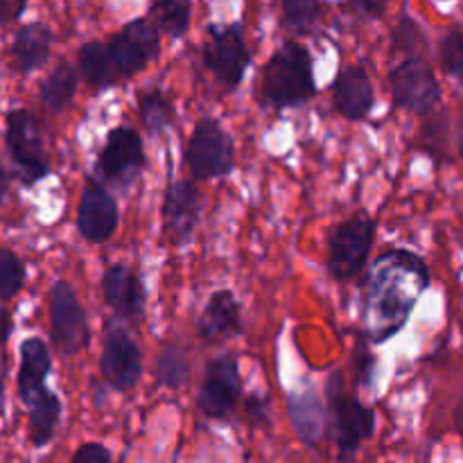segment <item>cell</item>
Returning <instances> with one entry per match:
<instances>
[{"mask_svg":"<svg viewBox=\"0 0 463 463\" xmlns=\"http://www.w3.org/2000/svg\"><path fill=\"white\" fill-rule=\"evenodd\" d=\"M5 145H7V152L12 156V163L16 165L23 184L34 185L36 181L48 176V156H45L36 118L30 111L14 109V111L7 113Z\"/></svg>","mask_w":463,"mask_h":463,"instance_id":"cell-5","label":"cell"},{"mask_svg":"<svg viewBox=\"0 0 463 463\" xmlns=\"http://www.w3.org/2000/svg\"><path fill=\"white\" fill-rule=\"evenodd\" d=\"M393 102L411 113H430L441 99V86L434 77L432 66L420 57L402 59L389 72Z\"/></svg>","mask_w":463,"mask_h":463,"instance_id":"cell-8","label":"cell"},{"mask_svg":"<svg viewBox=\"0 0 463 463\" xmlns=\"http://www.w3.org/2000/svg\"><path fill=\"white\" fill-rule=\"evenodd\" d=\"M265 99L276 109L298 107L315 95V71L312 57L301 43L280 45L265 66L262 75Z\"/></svg>","mask_w":463,"mask_h":463,"instance_id":"cell-2","label":"cell"},{"mask_svg":"<svg viewBox=\"0 0 463 463\" xmlns=\"http://www.w3.org/2000/svg\"><path fill=\"white\" fill-rule=\"evenodd\" d=\"M375 104L373 84L362 66L344 68L335 81V107L348 120H364Z\"/></svg>","mask_w":463,"mask_h":463,"instance_id":"cell-17","label":"cell"},{"mask_svg":"<svg viewBox=\"0 0 463 463\" xmlns=\"http://www.w3.org/2000/svg\"><path fill=\"white\" fill-rule=\"evenodd\" d=\"M25 283V265L9 249L0 247V301L16 297Z\"/></svg>","mask_w":463,"mask_h":463,"instance_id":"cell-28","label":"cell"},{"mask_svg":"<svg viewBox=\"0 0 463 463\" xmlns=\"http://www.w3.org/2000/svg\"><path fill=\"white\" fill-rule=\"evenodd\" d=\"M202 194L193 181H175L163 199V224L176 244H188L199 224Z\"/></svg>","mask_w":463,"mask_h":463,"instance_id":"cell-15","label":"cell"},{"mask_svg":"<svg viewBox=\"0 0 463 463\" xmlns=\"http://www.w3.org/2000/svg\"><path fill=\"white\" fill-rule=\"evenodd\" d=\"M375 222L366 213L348 217L337 224L328 240V269L337 280H348L360 274L373 247Z\"/></svg>","mask_w":463,"mask_h":463,"instance_id":"cell-4","label":"cell"},{"mask_svg":"<svg viewBox=\"0 0 463 463\" xmlns=\"http://www.w3.org/2000/svg\"><path fill=\"white\" fill-rule=\"evenodd\" d=\"M247 411L256 423H265V420L269 419V402H267L265 396L253 393V396L247 401Z\"/></svg>","mask_w":463,"mask_h":463,"instance_id":"cell-34","label":"cell"},{"mask_svg":"<svg viewBox=\"0 0 463 463\" xmlns=\"http://www.w3.org/2000/svg\"><path fill=\"white\" fill-rule=\"evenodd\" d=\"M240 366L229 353L215 357L208 364L202 392L197 396V407L208 419H229L235 411L240 398Z\"/></svg>","mask_w":463,"mask_h":463,"instance_id":"cell-11","label":"cell"},{"mask_svg":"<svg viewBox=\"0 0 463 463\" xmlns=\"http://www.w3.org/2000/svg\"><path fill=\"white\" fill-rule=\"evenodd\" d=\"M7 193H9V172L0 165V206H3Z\"/></svg>","mask_w":463,"mask_h":463,"instance_id":"cell-37","label":"cell"},{"mask_svg":"<svg viewBox=\"0 0 463 463\" xmlns=\"http://www.w3.org/2000/svg\"><path fill=\"white\" fill-rule=\"evenodd\" d=\"M185 161L194 179L199 181L226 176L235 165L233 138L222 129L215 118H203L194 127L185 149Z\"/></svg>","mask_w":463,"mask_h":463,"instance_id":"cell-6","label":"cell"},{"mask_svg":"<svg viewBox=\"0 0 463 463\" xmlns=\"http://www.w3.org/2000/svg\"><path fill=\"white\" fill-rule=\"evenodd\" d=\"M457 425H459V430H461V434H463V396H461V401H459V407H457Z\"/></svg>","mask_w":463,"mask_h":463,"instance_id":"cell-38","label":"cell"},{"mask_svg":"<svg viewBox=\"0 0 463 463\" xmlns=\"http://www.w3.org/2000/svg\"><path fill=\"white\" fill-rule=\"evenodd\" d=\"M30 441L34 448L48 446L50 439L54 437L59 419H61V402H59L57 393L50 389L36 393L30 402Z\"/></svg>","mask_w":463,"mask_h":463,"instance_id":"cell-22","label":"cell"},{"mask_svg":"<svg viewBox=\"0 0 463 463\" xmlns=\"http://www.w3.org/2000/svg\"><path fill=\"white\" fill-rule=\"evenodd\" d=\"M459 154L463 158V116H461V122H459Z\"/></svg>","mask_w":463,"mask_h":463,"instance_id":"cell-39","label":"cell"},{"mask_svg":"<svg viewBox=\"0 0 463 463\" xmlns=\"http://www.w3.org/2000/svg\"><path fill=\"white\" fill-rule=\"evenodd\" d=\"M285 23L298 32H306L319 16V0H283Z\"/></svg>","mask_w":463,"mask_h":463,"instance_id":"cell-30","label":"cell"},{"mask_svg":"<svg viewBox=\"0 0 463 463\" xmlns=\"http://www.w3.org/2000/svg\"><path fill=\"white\" fill-rule=\"evenodd\" d=\"M152 12L156 16L158 27L172 39H179L188 32L193 5L190 0H154Z\"/></svg>","mask_w":463,"mask_h":463,"instance_id":"cell-26","label":"cell"},{"mask_svg":"<svg viewBox=\"0 0 463 463\" xmlns=\"http://www.w3.org/2000/svg\"><path fill=\"white\" fill-rule=\"evenodd\" d=\"M326 396H328L330 414H333L335 441L342 459H351L366 439L375 432V414L371 407L362 405L357 398L348 396L344 389V380L339 373L330 375L326 384Z\"/></svg>","mask_w":463,"mask_h":463,"instance_id":"cell-3","label":"cell"},{"mask_svg":"<svg viewBox=\"0 0 463 463\" xmlns=\"http://www.w3.org/2000/svg\"><path fill=\"white\" fill-rule=\"evenodd\" d=\"M27 0H0V25H7L21 18Z\"/></svg>","mask_w":463,"mask_h":463,"instance_id":"cell-33","label":"cell"},{"mask_svg":"<svg viewBox=\"0 0 463 463\" xmlns=\"http://www.w3.org/2000/svg\"><path fill=\"white\" fill-rule=\"evenodd\" d=\"M99 369H102V378L120 392L136 387L143 373V353L134 337L127 333L125 326L118 321H111L107 328Z\"/></svg>","mask_w":463,"mask_h":463,"instance_id":"cell-12","label":"cell"},{"mask_svg":"<svg viewBox=\"0 0 463 463\" xmlns=\"http://www.w3.org/2000/svg\"><path fill=\"white\" fill-rule=\"evenodd\" d=\"M240 333H242V312H240L238 298L229 289H220L208 298L206 310L202 312L199 335L206 342H215V339Z\"/></svg>","mask_w":463,"mask_h":463,"instance_id":"cell-18","label":"cell"},{"mask_svg":"<svg viewBox=\"0 0 463 463\" xmlns=\"http://www.w3.org/2000/svg\"><path fill=\"white\" fill-rule=\"evenodd\" d=\"M9 333H12V317H9V312L0 306V346L7 342Z\"/></svg>","mask_w":463,"mask_h":463,"instance_id":"cell-36","label":"cell"},{"mask_svg":"<svg viewBox=\"0 0 463 463\" xmlns=\"http://www.w3.org/2000/svg\"><path fill=\"white\" fill-rule=\"evenodd\" d=\"M0 387H3V375H0Z\"/></svg>","mask_w":463,"mask_h":463,"instance_id":"cell-40","label":"cell"},{"mask_svg":"<svg viewBox=\"0 0 463 463\" xmlns=\"http://www.w3.org/2000/svg\"><path fill=\"white\" fill-rule=\"evenodd\" d=\"M102 294L118 317L140 319L145 315V285L127 265H111L104 271Z\"/></svg>","mask_w":463,"mask_h":463,"instance_id":"cell-16","label":"cell"},{"mask_svg":"<svg viewBox=\"0 0 463 463\" xmlns=\"http://www.w3.org/2000/svg\"><path fill=\"white\" fill-rule=\"evenodd\" d=\"M77 90V72L68 61H61L41 84V102L50 111L59 113L72 102Z\"/></svg>","mask_w":463,"mask_h":463,"instance_id":"cell-24","label":"cell"},{"mask_svg":"<svg viewBox=\"0 0 463 463\" xmlns=\"http://www.w3.org/2000/svg\"><path fill=\"white\" fill-rule=\"evenodd\" d=\"M109 52L120 75H136L158 54V30L145 18H136L111 36Z\"/></svg>","mask_w":463,"mask_h":463,"instance_id":"cell-13","label":"cell"},{"mask_svg":"<svg viewBox=\"0 0 463 463\" xmlns=\"http://www.w3.org/2000/svg\"><path fill=\"white\" fill-rule=\"evenodd\" d=\"M140 122L149 136H158L172 125V107L163 90L154 89L140 95Z\"/></svg>","mask_w":463,"mask_h":463,"instance_id":"cell-27","label":"cell"},{"mask_svg":"<svg viewBox=\"0 0 463 463\" xmlns=\"http://www.w3.org/2000/svg\"><path fill=\"white\" fill-rule=\"evenodd\" d=\"M430 285V269L407 249L383 253L366 276L364 326L371 342L383 344L410 319L420 294Z\"/></svg>","mask_w":463,"mask_h":463,"instance_id":"cell-1","label":"cell"},{"mask_svg":"<svg viewBox=\"0 0 463 463\" xmlns=\"http://www.w3.org/2000/svg\"><path fill=\"white\" fill-rule=\"evenodd\" d=\"M289 414L301 441L307 446H317L326 430V410L321 398L315 392L294 393L289 396Z\"/></svg>","mask_w":463,"mask_h":463,"instance_id":"cell-21","label":"cell"},{"mask_svg":"<svg viewBox=\"0 0 463 463\" xmlns=\"http://www.w3.org/2000/svg\"><path fill=\"white\" fill-rule=\"evenodd\" d=\"M52 357L43 339L30 337L21 344V369H18V396L21 401L30 402L32 398L45 389Z\"/></svg>","mask_w":463,"mask_h":463,"instance_id":"cell-19","label":"cell"},{"mask_svg":"<svg viewBox=\"0 0 463 463\" xmlns=\"http://www.w3.org/2000/svg\"><path fill=\"white\" fill-rule=\"evenodd\" d=\"M113 63L109 45L99 43V41H90L84 43L80 50V72L86 80V84L93 90L109 89L113 84Z\"/></svg>","mask_w":463,"mask_h":463,"instance_id":"cell-23","label":"cell"},{"mask_svg":"<svg viewBox=\"0 0 463 463\" xmlns=\"http://www.w3.org/2000/svg\"><path fill=\"white\" fill-rule=\"evenodd\" d=\"M439 57H441V66L448 75L457 77V80H463V32L461 30H452L443 36Z\"/></svg>","mask_w":463,"mask_h":463,"instance_id":"cell-29","label":"cell"},{"mask_svg":"<svg viewBox=\"0 0 463 463\" xmlns=\"http://www.w3.org/2000/svg\"><path fill=\"white\" fill-rule=\"evenodd\" d=\"M111 452L102 443H84L80 450L72 455V463H109Z\"/></svg>","mask_w":463,"mask_h":463,"instance_id":"cell-32","label":"cell"},{"mask_svg":"<svg viewBox=\"0 0 463 463\" xmlns=\"http://www.w3.org/2000/svg\"><path fill=\"white\" fill-rule=\"evenodd\" d=\"M77 229L81 238L89 242H107L118 229V203L113 194L99 184L90 179L81 193L80 211H77Z\"/></svg>","mask_w":463,"mask_h":463,"instance_id":"cell-14","label":"cell"},{"mask_svg":"<svg viewBox=\"0 0 463 463\" xmlns=\"http://www.w3.org/2000/svg\"><path fill=\"white\" fill-rule=\"evenodd\" d=\"M384 5H387V0H353V7L357 9V14L369 18L383 16Z\"/></svg>","mask_w":463,"mask_h":463,"instance_id":"cell-35","label":"cell"},{"mask_svg":"<svg viewBox=\"0 0 463 463\" xmlns=\"http://www.w3.org/2000/svg\"><path fill=\"white\" fill-rule=\"evenodd\" d=\"M208 36L211 39L203 48V61L226 89H238L249 63H251V52L242 36V27L238 23L211 25Z\"/></svg>","mask_w":463,"mask_h":463,"instance_id":"cell-9","label":"cell"},{"mask_svg":"<svg viewBox=\"0 0 463 463\" xmlns=\"http://www.w3.org/2000/svg\"><path fill=\"white\" fill-rule=\"evenodd\" d=\"M52 48V32L43 23H27L16 32L12 45V59L16 71L32 72L45 66Z\"/></svg>","mask_w":463,"mask_h":463,"instance_id":"cell-20","label":"cell"},{"mask_svg":"<svg viewBox=\"0 0 463 463\" xmlns=\"http://www.w3.org/2000/svg\"><path fill=\"white\" fill-rule=\"evenodd\" d=\"M190 364L184 348L167 344L156 360V380L167 389H179L188 383Z\"/></svg>","mask_w":463,"mask_h":463,"instance_id":"cell-25","label":"cell"},{"mask_svg":"<svg viewBox=\"0 0 463 463\" xmlns=\"http://www.w3.org/2000/svg\"><path fill=\"white\" fill-rule=\"evenodd\" d=\"M50 328L54 346L63 355H75L90 342L89 317L66 280H57L50 289Z\"/></svg>","mask_w":463,"mask_h":463,"instance_id":"cell-7","label":"cell"},{"mask_svg":"<svg viewBox=\"0 0 463 463\" xmlns=\"http://www.w3.org/2000/svg\"><path fill=\"white\" fill-rule=\"evenodd\" d=\"M145 167L143 140L129 127H116L107 136L98 158V172L116 188H129Z\"/></svg>","mask_w":463,"mask_h":463,"instance_id":"cell-10","label":"cell"},{"mask_svg":"<svg viewBox=\"0 0 463 463\" xmlns=\"http://www.w3.org/2000/svg\"><path fill=\"white\" fill-rule=\"evenodd\" d=\"M393 43H396V48L410 52V50H416V45L423 43V32H420V27L411 18L402 16L396 32H393Z\"/></svg>","mask_w":463,"mask_h":463,"instance_id":"cell-31","label":"cell"}]
</instances>
